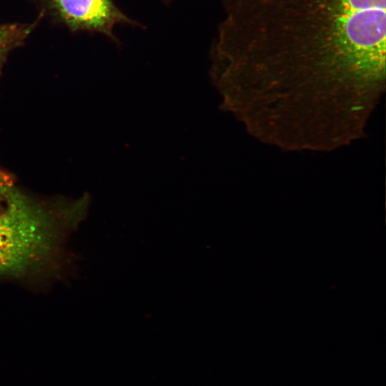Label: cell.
Returning a JSON list of instances; mask_svg holds the SVG:
<instances>
[{
  "instance_id": "1",
  "label": "cell",
  "mask_w": 386,
  "mask_h": 386,
  "mask_svg": "<svg viewBox=\"0 0 386 386\" xmlns=\"http://www.w3.org/2000/svg\"><path fill=\"white\" fill-rule=\"evenodd\" d=\"M215 70L234 81L374 84L386 0H224Z\"/></svg>"
},
{
  "instance_id": "2",
  "label": "cell",
  "mask_w": 386,
  "mask_h": 386,
  "mask_svg": "<svg viewBox=\"0 0 386 386\" xmlns=\"http://www.w3.org/2000/svg\"><path fill=\"white\" fill-rule=\"evenodd\" d=\"M79 207L50 206L14 187L0 209V277L38 274L54 264L80 219Z\"/></svg>"
},
{
  "instance_id": "3",
  "label": "cell",
  "mask_w": 386,
  "mask_h": 386,
  "mask_svg": "<svg viewBox=\"0 0 386 386\" xmlns=\"http://www.w3.org/2000/svg\"><path fill=\"white\" fill-rule=\"evenodd\" d=\"M54 9L73 30H87L113 36V29L129 19L112 0H49Z\"/></svg>"
},
{
  "instance_id": "4",
  "label": "cell",
  "mask_w": 386,
  "mask_h": 386,
  "mask_svg": "<svg viewBox=\"0 0 386 386\" xmlns=\"http://www.w3.org/2000/svg\"><path fill=\"white\" fill-rule=\"evenodd\" d=\"M32 28V24L0 25V69L9 53L22 44Z\"/></svg>"
},
{
  "instance_id": "5",
  "label": "cell",
  "mask_w": 386,
  "mask_h": 386,
  "mask_svg": "<svg viewBox=\"0 0 386 386\" xmlns=\"http://www.w3.org/2000/svg\"><path fill=\"white\" fill-rule=\"evenodd\" d=\"M14 188L10 178L0 170V209L4 206L11 190Z\"/></svg>"
}]
</instances>
